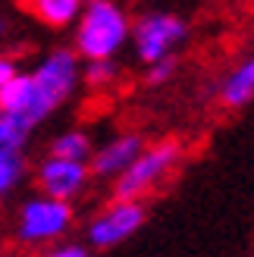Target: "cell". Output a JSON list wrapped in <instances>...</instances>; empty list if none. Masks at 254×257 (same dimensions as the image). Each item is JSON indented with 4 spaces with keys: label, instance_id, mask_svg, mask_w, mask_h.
<instances>
[{
    "label": "cell",
    "instance_id": "cell-1",
    "mask_svg": "<svg viewBox=\"0 0 254 257\" xmlns=\"http://www.w3.org/2000/svg\"><path fill=\"white\" fill-rule=\"evenodd\" d=\"M132 19L116 0H85L75 19V54L82 60L116 57V50L129 41Z\"/></svg>",
    "mask_w": 254,
    "mask_h": 257
},
{
    "label": "cell",
    "instance_id": "cell-2",
    "mask_svg": "<svg viewBox=\"0 0 254 257\" xmlns=\"http://www.w3.org/2000/svg\"><path fill=\"white\" fill-rule=\"evenodd\" d=\"M182 141L163 138L157 145H145L138 157L113 179V198H145L167 179L182 160Z\"/></svg>",
    "mask_w": 254,
    "mask_h": 257
},
{
    "label": "cell",
    "instance_id": "cell-3",
    "mask_svg": "<svg viewBox=\"0 0 254 257\" xmlns=\"http://www.w3.org/2000/svg\"><path fill=\"white\" fill-rule=\"evenodd\" d=\"M72 223H75V210L69 201L35 195L16 213V238L25 248H47L54 241L66 238Z\"/></svg>",
    "mask_w": 254,
    "mask_h": 257
},
{
    "label": "cell",
    "instance_id": "cell-4",
    "mask_svg": "<svg viewBox=\"0 0 254 257\" xmlns=\"http://www.w3.org/2000/svg\"><path fill=\"white\" fill-rule=\"evenodd\" d=\"M145 220H148V210L142 198H113L107 207H100L91 216L85 238L91 251H110V248H119L122 241H129L132 235H138Z\"/></svg>",
    "mask_w": 254,
    "mask_h": 257
},
{
    "label": "cell",
    "instance_id": "cell-5",
    "mask_svg": "<svg viewBox=\"0 0 254 257\" xmlns=\"http://www.w3.org/2000/svg\"><path fill=\"white\" fill-rule=\"evenodd\" d=\"M132 47H135V57L142 63H151L157 57H167L179 47L185 38H188V22L179 16V13H167V10H151L142 13L135 22H132Z\"/></svg>",
    "mask_w": 254,
    "mask_h": 257
},
{
    "label": "cell",
    "instance_id": "cell-6",
    "mask_svg": "<svg viewBox=\"0 0 254 257\" xmlns=\"http://www.w3.org/2000/svg\"><path fill=\"white\" fill-rule=\"evenodd\" d=\"M79 60L82 57L75 54V50L57 47V50H50V54L32 69V79H35L38 91H41V100H44V107L50 113L66 104V100L72 97V91H75V85L82 82Z\"/></svg>",
    "mask_w": 254,
    "mask_h": 257
},
{
    "label": "cell",
    "instance_id": "cell-7",
    "mask_svg": "<svg viewBox=\"0 0 254 257\" xmlns=\"http://www.w3.org/2000/svg\"><path fill=\"white\" fill-rule=\"evenodd\" d=\"M91 166L88 160H72V157H57L50 154L47 160H41L38 166V188L41 195L60 198V201H75L79 195H85L88 182H91Z\"/></svg>",
    "mask_w": 254,
    "mask_h": 257
},
{
    "label": "cell",
    "instance_id": "cell-8",
    "mask_svg": "<svg viewBox=\"0 0 254 257\" xmlns=\"http://www.w3.org/2000/svg\"><path fill=\"white\" fill-rule=\"evenodd\" d=\"M0 110L10 113V116L25 119L32 128L41 119L50 116V110L41 100V91H38V85L32 79V72H16L4 88H0Z\"/></svg>",
    "mask_w": 254,
    "mask_h": 257
},
{
    "label": "cell",
    "instance_id": "cell-9",
    "mask_svg": "<svg viewBox=\"0 0 254 257\" xmlns=\"http://www.w3.org/2000/svg\"><path fill=\"white\" fill-rule=\"evenodd\" d=\"M142 148H145V135H138V132H122L116 138H110L107 145L94 148L91 157H88L91 176L94 179H116L125 166L138 157Z\"/></svg>",
    "mask_w": 254,
    "mask_h": 257
},
{
    "label": "cell",
    "instance_id": "cell-10",
    "mask_svg": "<svg viewBox=\"0 0 254 257\" xmlns=\"http://www.w3.org/2000/svg\"><path fill=\"white\" fill-rule=\"evenodd\" d=\"M217 97L226 110H242L254 100V54L238 60L235 66L220 79Z\"/></svg>",
    "mask_w": 254,
    "mask_h": 257
},
{
    "label": "cell",
    "instance_id": "cell-11",
    "mask_svg": "<svg viewBox=\"0 0 254 257\" xmlns=\"http://www.w3.org/2000/svg\"><path fill=\"white\" fill-rule=\"evenodd\" d=\"M25 13H32V16L47 25V29H66L79 19V13L85 7V0H22Z\"/></svg>",
    "mask_w": 254,
    "mask_h": 257
},
{
    "label": "cell",
    "instance_id": "cell-12",
    "mask_svg": "<svg viewBox=\"0 0 254 257\" xmlns=\"http://www.w3.org/2000/svg\"><path fill=\"white\" fill-rule=\"evenodd\" d=\"M25 176L22 148H0V198L13 195Z\"/></svg>",
    "mask_w": 254,
    "mask_h": 257
},
{
    "label": "cell",
    "instance_id": "cell-13",
    "mask_svg": "<svg viewBox=\"0 0 254 257\" xmlns=\"http://www.w3.org/2000/svg\"><path fill=\"white\" fill-rule=\"evenodd\" d=\"M116 79H119V66H116V60H113V57L85 60V66H82V82H85L88 88L104 91V88H110Z\"/></svg>",
    "mask_w": 254,
    "mask_h": 257
},
{
    "label": "cell",
    "instance_id": "cell-14",
    "mask_svg": "<svg viewBox=\"0 0 254 257\" xmlns=\"http://www.w3.org/2000/svg\"><path fill=\"white\" fill-rule=\"evenodd\" d=\"M91 138L79 128H72V132H63L54 138V145H50V154H57V157H72V160H88L91 157Z\"/></svg>",
    "mask_w": 254,
    "mask_h": 257
},
{
    "label": "cell",
    "instance_id": "cell-15",
    "mask_svg": "<svg viewBox=\"0 0 254 257\" xmlns=\"http://www.w3.org/2000/svg\"><path fill=\"white\" fill-rule=\"evenodd\" d=\"M32 125L19 119V116H10V113L0 110V148H22L29 141Z\"/></svg>",
    "mask_w": 254,
    "mask_h": 257
},
{
    "label": "cell",
    "instance_id": "cell-16",
    "mask_svg": "<svg viewBox=\"0 0 254 257\" xmlns=\"http://www.w3.org/2000/svg\"><path fill=\"white\" fill-rule=\"evenodd\" d=\"M145 66H148V75H145L148 85H167L176 75V69H179V60H176L173 54H167V57H157V60L145 63Z\"/></svg>",
    "mask_w": 254,
    "mask_h": 257
},
{
    "label": "cell",
    "instance_id": "cell-17",
    "mask_svg": "<svg viewBox=\"0 0 254 257\" xmlns=\"http://www.w3.org/2000/svg\"><path fill=\"white\" fill-rule=\"evenodd\" d=\"M47 254L50 257H88L91 254V245H82V241H54L47 245Z\"/></svg>",
    "mask_w": 254,
    "mask_h": 257
},
{
    "label": "cell",
    "instance_id": "cell-18",
    "mask_svg": "<svg viewBox=\"0 0 254 257\" xmlns=\"http://www.w3.org/2000/svg\"><path fill=\"white\" fill-rule=\"evenodd\" d=\"M16 72H19L16 60H13V57H0V88H4V85H7Z\"/></svg>",
    "mask_w": 254,
    "mask_h": 257
},
{
    "label": "cell",
    "instance_id": "cell-19",
    "mask_svg": "<svg viewBox=\"0 0 254 257\" xmlns=\"http://www.w3.org/2000/svg\"><path fill=\"white\" fill-rule=\"evenodd\" d=\"M4 32H7V22H4V19H0V35H4Z\"/></svg>",
    "mask_w": 254,
    "mask_h": 257
}]
</instances>
